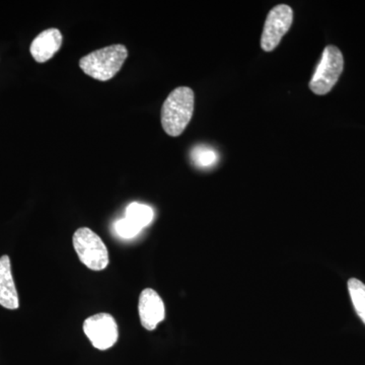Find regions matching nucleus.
Returning a JSON list of instances; mask_svg holds the SVG:
<instances>
[{
    "label": "nucleus",
    "mask_w": 365,
    "mask_h": 365,
    "mask_svg": "<svg viewBox=\"0 0 365 365\" xmlns=\"http://www.w3.org/2000/svg\"><path fill=\"white\" fill-rule=\"evenodd\" d=\"M83 332L93 347L102 351L113 347L119 338L116 319L107 313L96 314L86 319Z\"/></svg>",
    "instance_id": "5"
},
{
    "label": "nucleus",
    "mask_w": 365,
    "mask_h": 365,
    "mask_svg": "<svg viewBox=\"0 0 365 365\" xmlns=\"http://www.w3.org/2000/svg\"><path fill=\"white\" fill-rule=\"evenodd\" d=\"M74 250L79 260L93 271H102L109 265V252L105 242L88 227H81L74 232Z\"/></svg>",
    "instance_id": "3"
},
{
    "label": "nucleus",
    "mask_w": 365,
    "mask_h": 365,
    "mask_svg": "<svg viewBox=\"0 0 365 365\" xmlns=\"http://www.w3.org/2000/svg\"><path fill=\"white\" fill-rule=\"evenodd\" d=\"M344 68V58L339 48L336 46H327L322 55L316 72L309 83V88L316 95L324 96L330 93L337 83Z\"/></svg>",
    "instance_id": "4"
},
{
    "label": "nucleus",
    "mask_w": 365,
    "mask_h": 365,
    "mask_svg": "<svg viewBox=\"0 0 365 365\" xmlns=\"http://www.w3.org/2000/svg\"><path fill=\"white\" fill-rule=\"evenodd\" d=\"M125 218L130 220L137 227L143 228L148 227L155 218V211L150 206L138 202L129 204L125 213Z\"/></svg>",
    "instance_id": "10"
},
{
    "label": "nucleus",
    "mask_w": 365,
    "mask_h": 365,
    "mask_svg": "<svg viewBox=\"0 0 365 365\" xmlns=\"http://www.w3.org/2000/svg\"><path fill=\"white\" fill-rule=\"evenodd\" d=\"M62 45V35L57 29H48L39 34L31 45V54L39 63L48 61L58 52Z\"/></svg>",
    "instance_id": "8"
},
{
    "label": "nucleus",
    "mask_w": 365,
    "mask_h": 365,
    "mask_svg": "<svg viewBox=\"0 0 365 365\" xmlns=\"http://www.w3.org/2000/svg\"><path fill=\"white\" fill-rule=\"evenodd\" d=\"M115 232L116 234L119 235L122 239H133L137 235H139V232H141V228L137 227L136 225H134L133 222H131L130 220H127V218H123V220H120L115 223L114 225Z\"/></svg>",
    "instance_id": "13"
},
{
    "label": "nucleus",
    "mask_w": 365,
    "mask_h": 365,
    "mask_svg": "<svg viewBox=\"0 0 365 365\" xmlns=\"http://www.w3.org/2000/svg\"><path fill=\"white\" fill-rule=\"evenodd\" d=\"M348 290L355 312L365 324V284L356 278H351L348 281Z\"/></svg>",
    "instance_id": "11"
},
{
    "label": "nucleus",
    "mask_w": 365,
    "mask_h": 365,
    "mask_svg": "<svg viewBox=\"0 0 365 365\" xmlns=\"http://www.w3.org/2000/svg\"><path fill=\"white\" fill-rule=\"evenodd\" d=\"M294 21V11L287 4H279L269 13L262 34L261 47L271 52L279 45L281 39L289 30Z\"/></svg>",
    "instance_id": "6"
},
{
    "label": "nucleus",
    "mask_w": 365,
    "mask_h": 365,
    "mask_svg": "<svg viewBox=\"0 0 365 365\" xmlns=\"http://www.w3.org/2000/svg\"><path fill=\"white\" fill-rule=\"evenodd\" d=\"M192 158L198 167L207 168L215 165L217 160V155L211 148L198 146L192 153Z\"/></svg>",
    "instance_id": "12"
},
{
    "label": "nucleus",
    "mask_w": 365,
    "mask_h": 365,
    "mask_svg": "<svg viewBox=\"0 0 365 365\" xmlns=\"http://www.w3.org/2000/svg\"><path fill=\"white\" fill-rule=\"evenodd\" d=\"M128 50L124 45L108 46L79 60V66L88 76L100 81H110L120 71Z\"/></svg>",
    "instance_id": "2"
},
{
    "label": "nucleus",
    "mask_w": 365,
    "mask_h": 365,
    "mask_svg": "<svg viewBox=\"0 0 365 365\" xmlns=\"http://www.w3.org/2000/svg\"><path fill=\"white\" fill-rule=\"evenodd\" d=\"M138 313L140 323L148 331L155 330L165 319V309L162 297L155 290L145 288L139 295Z\"/></svg>",
    "instance_id": "7"
},
{
    "label": "nucleus",
    "mask_w": 365,
    "mask_h": 365,
    "mask_svg": "<svg viewBox=\"0 0 365 365\" xmlns=\"http://www.w3.org/2000/svg\"><path fill=\"white\" fill-rule=\"evenodd\" d=\"M0 306L7 309H18L20 307V300L11 273V259L7 255L0 257Z\"/></svg>",
    "instance_id": "9"
},
{
    "label": "nucleus",
    "mask_w": 365,
    "mask_h": 365,
    "mask_svg": "<svg viewBox=\"0 0 365 365\" xmlns=\"http://www.w3.org/2000/svg\"><path fill=\"white\" fill-rule=\"evenodd\" d=\"M195 97L187 86H180L170 93L162 108V125L168 135H181L193 116Z\"/></svg>",
    "instance_id": "1"
}]
</instances>
